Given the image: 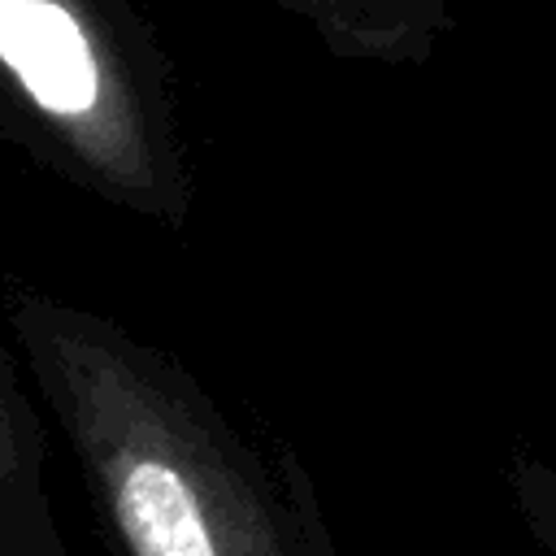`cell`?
Here are the masks:
<instances>
[{"label": "cell", "mask_w": 556, "mask_h": 556, "mask_svg": "<svg viewBox=\"0 0 556 556\" xmlns=\"http://www.w3.org/2000/svg\"><path fill=\"white\" fill-rule=\"evenodd\" d=\"M0 308L126 556H339L304 465L178 356L26 282H0Z\"/></svg>", "instance_id": "obj_1"}, {"label": "cell", "mask_w": 556, "mask_h": 556, "mask_svg": "<svg viewBox=\"0 0 556 556\" xmlns=\"http://www.w3.org/2000/svg\"><path fill=\"white\" fill-rule=\"evenodd\" d=\"M0 135L169 235L195 213L174 70L135 0H0Z\"/></svg>", "instance_id": "obj_2"}, {"label": "cell", "mask_w": 556, "mask_h": 556, "mask_svg": "<svg viewBox=\"0 0 556 556\" xmlns=\"http://www.w3.org/2000/svg\"><path fill=\"white\" fill-rule=\"evenodd\" d=\"M17 361L0 308V556H70L48 491V430Z\"/></svg>", "instance_id": "obj_3"}, {"label": "cell", "mask_w": 556, "mask_h": 556, "mask_svg": "<svg viewBox=\"0 0 556 556\" xmlns=\"http://www.w3.org/2000/svg\"><path fill=\"white\" fill-rule=\"evenodd\" d=\"M308 26L339 61L391 70L426 65L456 26V0H265Z\"/></svg>", "instance_id": "obj_4"}, {"label": "cell", "mask_w": 556, "mask_h": 556, "mask_svg": "<svg viewBox=\"0 0 556 556\" xmlns=\"http://www.w3.org/2000/svg\"><path fill=\"white\" fill-rule=\"evenodd\" d=\"M508 491L530 539L556 556V456L552 460H513Z\"/></svg>", "instance_id": "obj_5"}]
</instances>
